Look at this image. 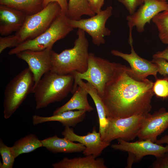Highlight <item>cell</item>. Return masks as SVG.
<instances>
[{"label":"cell","instance_id":"6da1fadb","mask_svg":"<svg viewBox=\"0 0 168 168\" xmlns=\"http://www.w3.org/2000/svg\"><path fill=\"white\" fill-rule=\"evenodd\" d=\"M128 67L119 63L106 83L101 98L107 117L123 118L150 111L154 83L134 78Z\"/></svg>","mask_w":168,"mask_h":168},{"label":"cell","instance_id":"7a4b0ae2","mask_svg":"<svg viewBox=\"0 0 168 168\" xmlns=\"http://www.w3.org/2000/svg\"><path fill=\"white\" fill-rule=\"evenodd\" d=\"M83 30L78 29L77 38L71 49L58 54L52 50L51 53V71L61 75L71 74L74 72L82 73L87 69L89 56V42Z\"/></svg>","mask_w":168,"mask_h":168},{"label":"cell","instance_id":"3957f363","mask_svg":"<svg viewBox=\"0 0 168 168\" xmlns=\"http://www.w3.org/2000/svg\"><path fill=\"white\" fill-rule=\"evenodd\" d=\"M74 84L72 75H61L49 71L45 73L34 89L37 110L59 102L72 92Z\"/></svg>","mask_w":168,"mask_h":168},{"label":"cell","instance_id":"277c9868","mask_svg":"<svg viewBox=\"0 0 168 168\" xmlns=\"http://www.w3.org/2000/svg\"><path fill=\"white\" fill-rule=\"evenodd\" d=\"M35 82L28 68L21 72L8 83L4 91L3 114L9 118L21 105L27 96L32 93Z\"/></svg>","mask_w":168,"mask_h":168},{"label":"cell","instance_id":"5b68a950","mask_svg":"<svg viewBox=\"0 0 168 168\" xmlns=\"http://www.w3.org/2000/svg\"><path fill=\"white\" fill-rule=\"evenodd\" d=\"M73 29L68 23L67 16L61 13L44 32L19 44L10 50L8 54L12 55L26 50L40 51L52 48L56 41L65 38Z\"/></svg>","mask_w":168,"mask_h":168},{"label":"cell","instance_id":"8992f818","mask_svg":"<svg viewBox=\"0 0 168 168\" xmlns=\"http://www.w3.org/2000/svg\"><path fill=\"white\" fill-rule=\"evenodd\" d=\"M61 13L59 4L52 2L37 13L27 15L22 26L15 34L17 38L18 45L44 32Z\"/></svg>","mask_w":168,"mask_h":168},{"label":"cell","instance_id":"52a82bcc","mask_svg":"<svg viewBox=\"0 0 168 168\" xmlns=\"http://www.w3.org/2000/svg\"><path fill=\"white\" fill-rule=\"evenodd\" d=\"M119 64L89 53L86 71L82 73L75 72L71 74L74 77V82L79 79L86 80L97 90L101 97L106 83L112 77Z\"/></svg>","mask_w":168,"mask_h":168},{"label":"cell","instance_id":"ba28073f","mask_svg":"<svg viewBox=\"0 0 168 168\" xmlns=\"http://www.w3.org/2000/svg\"><path fill=\"white\" fill-rule=\"evenodd\" d=\"M146 114L123 118H107L108 125L102 140L110 143L119 139L128 142L133 140L138 137Z\"/></svg>","mask_w":168,"mask_h":168},{"label":"cell","instance_id":"9c48e42d","mask_svg":"<svg viewBox=\"0 0 168 168\" xmlns=\"http://www.w3.org/2000/svg\"><path fill=\"white\" fill-rule=\"evenodd\" d=\"M112 7L108 6L90 18L78 20L68 18V22L74 29H81L87 33L91 37L93 44L99 46L105 44V37L111 34V31L106 27L105 23L112 16Z\"/></svg>","mask_w":168,"mask_h":168},{"label":"cell","instance_id":"30bf717a","mask_svg":"<svg viewBox=\"0 0 168 168\" xmlns=\"http://www.w3.org/2000/svg\"><path fill=\"white\" fill-rule=\"evenodd\" d=\"M143 3L137 11L126 17L129 28L128 42L133 41L132 29L135 27L138 32L144 31L147 23L150 24L151 20L158 13L168 9V2L157 0H143Z\"/></svg>","mask_w":168,"mask_h":168},{"label":"cell","instance_id":"8fae6325","mask_svg":"<svg viewBox=\"0 0 168 168\" xmlns=\"http://www.w3.org/2000/svg\"><path fill=\"white\" fill-rule=\"evenodd\" d=\"M131 48V53L127 54L118 50L113 49L111 53L115 56L120 57L127 62L130 65L128 71L135 79L142 81L147 79L150 75L157 78L158 68L157 65L152 61L143 58L136 53L133 46V41L129 42Z\"/></svg>","mask_w":168,"mask_h":168},{"label":"cell","instance_id":"7c38bea8","mask_svg":"<svg viewBox=\"0 0 168 168\" xmlns=\"http://www.w3.org/2000/svg\"><path fill=\"white\" fill-rule=\"evenodd\" d=\"M117 140L118 143L112 144L111 147L132 154L134 157L135 162L139 161L146 156L153 155L157 158L168 152V145L164 147L150 140H139L134 142L120 139Z\"/></svg>","mask_w":168,"mask_h":168},{"label":"cell","instance_id":"4fadbf2b","mask_svg":"<svg viewBox=\"0 0 168 168\" xmlns=\"http://www.w3.org/2000/svg\"><path fill=\"white\" fill-rule=\"evenodd\" d=\"M52 50L50 47L40 51L24 50L16 54L27 63L32 72L35 82L33 90L43 76L51 70Z\"/></svg>","mask_w":168,"mask_h":168},{"label":"cell","instance_id":"5bb4252c","mask_svg":"<svg viewBox=\"0 0 168 168\" xmlns=\"http://www.w3.org/2000/svg\"><path fill=\"white\" fill-rule=\"evenodd\" d=\"M61 134L71 141L78 142L85 146L86 149L82 153L85 156L92 155L96 158L110 145V143L102 140L100 133L97 132L95 126L93 127L92 132H88L84 136L78 135L74 133L72 128L65 126Z\"/></svg>","mask_w":168,"mask_h":168},{"label":"cell","instance_id":"9a60e30c","mask_svg":"<svg viewBox=\"0 0 168 168\" xmlns=\"http://www.w3.org/2000/svg\"><path fill=\"white\" fill-rule=\"evenodd\" d=\"M168 128V111L164 108L152 114H146L138 137L139 140H150L155 142L158 136Z\"/></svg>","mask_w":168,"mask_h":168},{"label":"cell","instance_id":"2e32d148","mask_svg":"<svg viewBox=\"0 0 168 168\" xmlns=\"http://www.w3.org/2000/svg\"><path fill=\"white\" fill-rule=\"evenodd\" d=\"M26 15L15 9L0 5V34L9 35L17 32L22 26Z\"/></svg>","mask_w":168,"mask_h":168},{"label":"cell","instance_id":"e0dca14e","mask_svg":"<svg viewBox=\"0 0 168 168\" xmlns=\"http://www.w3.org/2000/svg\"><path fill=\"white\" fill-rule=\"evenodd\" d=\"M86 112L84 110H69L48 117L34 115L32 116V123L35 125L48 122L58 121L65 127H74L83 120Z\"/></svg>","mask_w":168,"mask_h":168},{"label":"cell","instance_id":"ac0fdd59","mask_svg":"<svg viewBox=\"0 0 168 168\" xmlns=\"http://www.w3.org/2000/svg\"><path fill=\"white\" fill-rule=\"evenodd\" d=\"M43 147L54 153H71L83 152L86 147L82 144L76 143L64 137L57 135L41 140Z\"/></svg>","mask_w":168,"mask_h":168},{"label":"cell","instance_id":"d6986e66","mask_svg":"<svg viewBox=\"0 0 168 168\" xmlns=\"http://www.w3.org/2000/svg\"><path fill=\"white\" fill-rule=\"evenodd\" d=\"M92 155L69 159L64 157L60 161L52 164L54 168H106L104 160L96 159Z\"/></svg>","mask_w":168,"mask_h":168},{"label":"cell","instance_id":"ffe728a7","mask_svg":"<svg viewBox=\"0 0 168 168\" xmlns=\"http://www.w3.org/2000/svg\"><path fill=\"white\" fill-rule=\"evenodd\" d=\"M75 84L84 89L90 96L94 103L99 118V132L102 140L107 127L108 122L101 97L99 95L97 90L89 83L85 82L82 80L79 79L75 82Z\"/></svg>","mask_w":168,"mask_h":168},{"label":"cell","instance_id":"44dd1931","mask_svg":"<svg viewBox=\"0 0 168 168\" xmlns=\"http://www.w3.org/2000/svg\"><path fill=\"white\" fill-rule=\"evenodd\" d=\"M73 94L72 97L66 103L54 111L53 114L76 110H84L88 112L94 110L88 100V93L84 89L78 86Z\"/></svg>","mask_w":168,"mask_h":168},{"label":"cell","instance_id":"7402d4cb","mask_svg":"<svg viewBox=\"0 0 168 168\" xmlns=\"http://www.w3.org/2000/svg\"><path fill=\"white\" fill-rule=\"evenodd\" d=\"M44 0H0V5L15 9L26 15L35 14L43 8Z\"/></svg>","mask_w":168,"mask_h":168},{"label":"cell","instance_id":"603a6c76","mask_svg":"<svg viewBox=\"0 0 168 168\" xmlns=\"http://www.w3.org/2000/svg\"><path fill=\"white\" fill-rule=\"evenodd\" d=\"M41 147H43L41 140L35 134H30L16 141L11 148L16 158L21 154L32 152Z\"/></svg>","mask_w":168,"mask_h":168},{"label":"cell","instance_id":"cb8c5ba5","mask_svg":"<svg viewBox=\"0 0 168 168\" xmlns=\"http://www.w3.org/2000/svg\"><path fill=\"white\" fill-rule=\"evenodd\" d=\"M95 15L87 0H69L67 16L70 19L78 20L83 15L91 17Z\"/></svg>","mask_w":168,"mask_h":168},{"label":"cell","instance_id":"d4e9b609","mask_svg":"<svg viewBox=\"0 0 168 168\" xmlns=\"http://www.w3.org/2000/svg\"><path fill=\"white\" fill-rule=\"evenodd\" d=\"M152 21L157 28L161 41L163 44H168V9L158 13Z\"/></svg>","mask_w":168,"mask_h":168},{"label":"cell","instance_id":"484cf974","mask_svg":"<svg viewBox=\"0 0 168 168\" xmlns=\"http://www.w3.org/2000/svg\"><path fill=\"white\" fill-rule=\"evenodd\" d=\"M0 153L2 161L0 165V168H12L16 158L11 147L6 145L1 138L0 139Z\"/></svg>","mask_w":168,"mask_h":168},{"label":"cell","instance_id":"4316f807","mask_svg":"<svg viewBox=\"0 0 168 168\" xmlns=\"http://www.w3.org/2000/svg\"><path fill=\"white\" fill-rule=\"evenodd\" d=\"M153 92L158 97H168V78L156 79L153 86Z\"/></svg>","mask_w":168,"mask_h":168},{"label":"cell","instance_id":"83f0119b","mask_svg":"<svg viewBox=\"0 0 168 168\" xmlns=\"http://www.w3.org/2000/svg\"><path fill=\"white\" fill-rule=\"evenodd\" d=\"M16 36L11 35L7 36L0 37V53L8 48H15L18 45Z\"/></svg>","mask_w":168,"mask_h":168},{"label":"cell","instance_id":"f1b7e54d","mask_svg":"<svg viewBox=\"0 0 168 168\" xmlns=\"http://www.w3.org/2000/svg\"><path fill=\"white\" fill-rule=\"evenodd\" d=\"M123 4L128 11L129 15L135 12L137 8L143 3V0H117Z\"/></svg>","mask_w":168,"mask_h":168},{"label":"cell","instance_id":"f546056e","mask_svg":"<svg viewBox=\"0 0 168 168\" xmlns=\"http://www.w3.org/2000/svg\"><path fill=\"white\" fill-rule=\"evenodd\" d=\"M152 62L158 68V72L164 76L168 75V61L163 58H153Z\"/></svg>","mask_w":168,"mask_h":168},{"label":"cell","instance_id":"4dcf8cb0","mask_svg":"<svg viewBox=\"0 0 168 168\" xmlns=\"http://www.w3.org/2000/svg\"><path fill=\"white\" fill-rule=\"evenodd\" d=\"M156 158L157 159L152 164V167L168 168V152H166L162 156Z\"/></svg>","mask_w":168,"mask_h":168},{"label":"cell","instance_id":"1f68e13d","mask_svg":"<svg viewBox=\"0 0 168 168\" xmlns=\"http://www.w3.org/2000/svg\"><path fill=\"white\" fill-rule=\"evenodd\" d=\"M52 2H58L61 7L62 13L67 16L68 3V0H44L43 7H44L49 3Z\"/></svg>","mask_w":168,"mask_h":168},{"label":"cell","instance_id":"d6a6232c","mask_svg":"<svg viewBox=\"0 0 168 168\" xmlns=\"http://www.w3.org/2000/svg\"><path fill=\"white\" fill-rule=\"evenodd\" d=\"M92 10L95 14L98 13L102 10L104 4V0H87Z\"/></svg>","mask_w":168,"mask_h":168},{"label":"cell","instance_id":"836d02e7","mask_svg":"<svg viewBox=\"0 0 168 168\" xmlns=\"http://www.w3.org/2000/svg\"><path fill=\"white\" fill-rule=\"evenodd\" d=\"M153 58H161L168 61V47L161 51H158L152 56Z\"/></svg>","mask_w":168,"mask_h":168},{"label":"cell","instance_id":"e575fe53","mask_svg":"<svg viewBox=\"0 0 168 168\" xmlns=\"http://www.w3.org/2000/svg\"><path fill=\"white\" fill-rule=\"evenodd\" d=\"M156 143L162 145L163 144H166L168 145V135H166L159 139H157Z\"/></svg>","mask_w":168,"mask_h":168},{"label":"cell","instance_id":"d590c367","mask_svg":"<svg viewBox=\"0 0 168 168\" xmlns=\"http://www.w3.org/2000/svg\"><path fill=\"white\" fill-rule=\"evenodd\" d=\"M157 1H161V2H165L168 1V0H157Z\"/></svg>","mask_w":168,"mask_h":168}]
</instances>
